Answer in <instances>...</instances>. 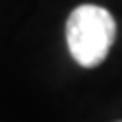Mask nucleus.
<instances>
[{"mask_svg":"<svg viewBox=\"0 0 122 122\" xmlns=\"http://www.w3.org/2000/svg\"><path fill=\"white\" fill-rule=\"evenodd\" d=\"M117 35L111 13L100 5L84 4L71 11L66 22L69 53L82 67H97L106 60Z\"/></svg>","mask_w":122,"mask_h":122,"instance_id":"f257e3e1","label":"nucleus"},{"mask_svg":"<svg viewBox=\"0 0 122 122\" xmlns=\"http://www.w3.org/2000/svg\"><path fill=\"white\" fill-rule=\"evenodd\" d=\"M118 122H122V120H118Z\"/></svg>","mask_w":122,"mask_h":122,"instance_id":"f03ea898","label":"nucleus"}]
</instances>
